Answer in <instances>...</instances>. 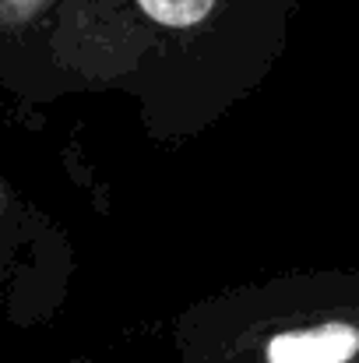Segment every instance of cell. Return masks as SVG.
Returning a JSON list of instances; mask_svg holds the SVG:
<instances>
[{
    "label": "cell",
    "mask_w": 359,
    "mask_h": 363,
    "mask_svg": "<svg viewBox=\"0 0 359 363\" xmlns=\"http://www.w3.org/2000/svg\"><path fill=\"white\" fill-rule=\"evenodd\" d=\"M359 357V328L328 321L317 328L278 332L264 346L268 363H353Z\"/></svg>",
    "instance_id": "1"
},
{
    "label": "cell",
    "mask_w": 359,
    "mask_h": 363,
    "mask_svg": "<svg viewBox=\"0 0 359 363\" xmlns=\"http://www.w3.org/2000/svg\"><path fill=\"white\" fill-rule=\"evenodd\" d=\"M137 4L162 25H194L212 11L215 0H137Z\"/></svg>",
    "instance_id": "2"
}]
</instances>
